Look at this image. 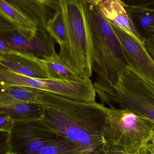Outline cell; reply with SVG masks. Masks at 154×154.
<instances>
[{"instance_id": "6da1fadb", "label": "cell", "mask_w": 154, "mask_h": 154, "mask_svg": "<svg viewBox=\"0 0 154 154\" xmlns=\"http://www.w3.org/2000/svg\"><path fill=\"white\" fill-rule=\"evenodd\" d=\"M38 103L44 110L39 122L47 130L72 141L88 154H103L104 104L79 102L40 90Z\"/></svg>"}, {"instance_id": "7a4b0ae2", "label": "cell", "mask_w": 154, "mask_h": 154, "mask_svg": "<svg viewBox=\"0 0 154 154\" xmlns=\"http://www.w3.org/2000/svg\"><path fill=\"white\" fill-rule=\"evenodd\" d=\"M83 2L92 40V70L97 74L93 85L101 103L107 104L122 72L128 67L127 61L118 39L96 0H83Z\"/></svg>"}, {"instance_id": "3957f363", "label": "cell", "mask_w": 154, "mask_h": 154, "mask_svg": "<svg viewBox=\"0 0 154 154\" xmlns=\"http://www.w3.org/2000/svg\"><path fill=\"white\" fill-rule=\"evenodd\" d=\"M60 3L67 35L65 64L82 79H89L93 72V49L83 1L60 0Z\"/></svg>"}, {"instance_id": "277c9868", "label": "cell", "mask_w": 154, "mask_h": 154, "mask_svg": "<svg viewBox=\"0 0 154 154\" xmlns=\"http://www.w3.org/2000/svg\"><path fill=\"white\" fill-rule=\"evenodd\" d=\"M109 106L105 108L103 143L126 154H137L151 141L154 123L128 109L117 108L113 105Z\"/></svg>"}, {"instance_id": "5b68a950", "label": "cell", "mask_w": 154, "mask_h": 154, "mask_svg": "<svg viewBox=\"0 0 154 154\" xmlns=\"http://www.w3.org/2000/svg\"><path fill=\"white\" fill-rule=\"evenodd\" d=\"M113 103L145 118L154 124V88L128 68L114 88Z\"/></svg>"}, {"instance_id": "8992f818", "label": "cell", "mask_w": 154, "mask_h": 154, "mask_svg": "<svg viewBox=\"0 0 154 154\" xmlns=\"http://www.w3.org/2000/svg\"><path fill=\"white\" fill-rule=\"evenodd\" d=\"M59 137L45 129L39 120L16 122L10 133L11 152L14 154H36Z\"/></svg>"}, {"instance_id": "52a82bcc", "label": "cell", "mask_w": 154, "mask_h": 154, "mask_svg": "<svg viewBox=\"0 0 154 154\" xmlns=\"http://www.w3.org/2000/svg\"><path fill=\"white\" fill-rule=\"evenodd\" d=\"M109 21L123 49L127 68L154 88V61L144 44L111 22Z\"/></svg>"}, {"instance_id": "ba28073f", "label": "cell", "mask_w": 154, "mask_h": 154, "mask_svg": "<svg viewBox=\"0 0 154 154\" xmlns=\"http://www.w3.org/2000/svg\"><path fill=\"white\" fill-rule=\"evenodd\" d=\"M0 39L13 50L33 55L45 59L57 57L53 39L46 31L38 30L33 39L20 35L16 29L0 31Z\"/></svg>"}, {"instance_id": "9c48e42d", "label": "cell", "mask_w": 154, "mask_h": 154, "mask_svg": "<svg viewBox=\"0 0 154 154\" xmlns=\"http://www.w3.org/2000/svg\"><path fill=\"white\" fill-rule=\"evenodd\" d=\"M0 66L29 77L51 79L42 59L31 54L11 49L0 56Z\"/></svg>"}, {"instance_id": "30bf717a", "label": "cell", "mask_w": 154, "mask_h": 154, "mask_svg": "<svg viewBox=\"0 0 154 154\" xmlns=\"http://www.w3.org/2000/svg\"><path fill=\"white\" fill-rule=\"evenodd\" d=\"M99 8L105 17L144 44V38L136 27L125 8L123 1L120 0H97Z\"/></svg>"}, {"instance_id": "8fae6325", "label": "cell", "mask_w": 154, "mask_h": 154, "mask_svg": "<svg viewBox=\"0 0 154 154\" xmlns=\"http://www.w3.org/2000/svg\"><path fill=\"white\" fill-rule=\"evenodd\" d=\"M0 16L9 22L20 35L32 39L38 32V26L25 13L4 0H0Z\"/></svg>"}, {"instance_id": "7c38bea8", "label": "cell", "mask_w": 154, "mask_h": 154, "mask_svg": "<svg viewBox=\"0 0 154 154\" xmlns=\"http://www.w3.org/2000/svg\"><path fill=\"white\" fill-rule=\"evenodd\" d=\"M18 2V1H17ZM29 16L36 24L38 30H45L46 24L55 13L60 9V1H18Z\"/></svg>"}, {"instance_id": "4fadbf2b", "label": "cell", "mask_w": 154, "mask_h": 154, "mask_svg": "<svg viewBox=\"0 0 154 154\" xmlns=\"http://www.w3.org/2000/svg\"><path fill=\"white\" fill-rule=\"evenodd\" d=\"M0 112L10 117L14 123L40 120L44 115V110L39 103H20L1 106Z\"/></svg>"}, {"instance_id": "5bb4252c", "label": "cell", "mask_w": 154, "mask_h": 154, "mask_svg": "<svg viewBox=\"0 0 154 154\" xmlns=\"http://www.w3.org/2000/svg\"><path fill=\"white\" fill-rule=\"evenodd\" d=\"M40 90L27 87H0V106L20 103H39Z\"/></svg>"}, {"instance_id": "9a60e30c", "label": "cell", "mask_w": 154, "mask_h": 154, "mask_svg": "<svg viewBox=\"0 0 154 154\" xmlns=\"http://www.w3.org/2000/svg\"><path fill=\"white\" fill-rule=\"evenodd\" d=\"M45 30L59 45L60 52L58 55L65 64L67 54V35L61 7L48 21Z\"/></svg>"}, {"instance_id": "2e32d148", "label": "cell", "mask_w": 154, "mask_h": 154, "mask_svg": "<svg viewBox=\"0 0 154 154\" xmlns=\"http://www.w3.org/2000/svg\"><path fill=\"white\" fill-rule=\"evenodd\" d=\"M124 4L126 10L134 24L144 38L146 35L154 33L153 11Z\"/></svg>"}, {"instance_id": "e0dca14e", "label": "cell", "mask_w": 154, "mask_h": 154, "mask_svg": "<svg viewBox=\"0 0 154 154\" xmlns=\"http://www.w3.org/2000/svg\"><path fill=\"white\" fill-rule=\"evenodd\" d=\"M43 64L51 79L80 81L83 79L57 57L42 59Z\"/></svg>"}, {"instance_id": "ac0fdd59", "label": "cell", "mask_w": 154, "mask_h": 154, "mask_svg": "<svg viewBox=\"0 0 154 154\" xmlns=\"http://www.w3.org/2000/svg\"><path fill=\"white\" fill-rule=\"evenodd\" d=\"M82 150L75 143L65 137H59L45 146L36 154H69Z\"/></svg>"}, {"instance_id": "d6986e66", "label": "cell", "mask_w": 154, "mask_h": 154, "mask_svg": "<svg viewBox=\"0 0 154 154\" xmlns=\"http://www.w3.org/2000/svg\"><path fill=\"white\" fill-rule=\"evenodd\" d=\"M11 152L10 133L0 131V154H10Z\"/></svg>"}, {"instance_id": "ffe728a7", "label": "cell", "mask_w": 154, "mask_h": 154, "mask_svg": "<svg viewBox=\"0 0 154 154\" xmlns=\"http://www.w3.org/2000/svg\"><path fill=\"white\" fill-rule=\"evenodd\" d=\"M128 5L134 7H139L145 10L154 11V0H144V1H134L131 2H124Z\"/></svg>"}, {"instance_id": "44dd1931", "label": "cell", "mask_w": 154, "mask_h": 154, "mask_svg": "<svg viewBox=\"0 0 154 154\" xmlns=\"http://www.w3.org/2000/svg\"><path fill=\"white\" fill-rule=\"evenodd\" d=\"M14 124V122L10 117L0 112V131L10 133Z\"/></svg>"}, {"instance_id": "7402d4cb", "label": "cell", "mask_w": 154, "mask_h": 154, "mask_svg": "<svg viewBox=\"0 0 154 154\" xmlns=\"http://www.w3.org/2000/svg\"><path fill=\"white\" fill-rule=\"evenodd\" d=\"M144 44L146 50L154 61V33L144 37Z\"/></svg>"}, {"instance_id": "603a6c76", "label": "cell", "mask_w": 154, "mask_h": 154, "mask_svg": "<svg viewBox=\"0 0 154 154\" xmlns=\"http://www.w3.org/2000/svg\"><path fill=\"white\" fill-rule=\"evenodd\" d=\"M103 154H127L121 151L120 149L103 143Z\"/></svg>"}, {"instance_id": "cb8c5ba5", "label": "cell", "mask_w": 154, "mask_h": 154, "mask_svg": "<svg viewBox=\"0 0 154 154\" xmlns=\"http://www.w3.org/2000/svg\"><path fill=\"white\" fill-rule=\"evenodd\" d=\"M137 154H154V146L149 143L143 146Z\"/></svg>"}, {"instance_id": "d4e9b609", "label": "cell", "mask_w": 154, "mask_h": 154, "mask_svg": "<svg viewBox=\"0 0 154 154\" xmlns=\"http://www.w3.org/2000/svg\"><path fill=\"white\" fill-rule=\"evenodd\" d=\"M15 29L11 23L0 16V31Z\"/></svg>"}, {"instance_id": "484cf974", "label": "cell", "mask_w": 154, "mask_h": 154, "mask_svg": "<svg viewBox=\"0 0 154 154\" xmlns=\"http://www.w3.org/2000/svg\"><path fill=\"white\" fill-rule=\"evenodd\" d=\"M11 50L5 42L0 39V56L2 54L8 52Z\"/></svg>"}, {"instance_id": "4316f807", "label": "cell", "mask_w": 154, "mask_h": 154, "mask_svg": "<svg viewBox=\"0 0 154 154\" xmlns=\"http://www.w3.org/2000/svg\"><path fill=\"white\" fill-rule=\"evenodd\" d=\"M151 143L154 146V127L152 129V137H151Z\"/></svg>"}, {"instance_id": "83f0119b", "label": "cell", "mask_w": 154, "mask_h": 154, "mask_svg": "<svg viewBox=\"0 0 154 154\" xmlns=\"http://www.w3.org/2000/svg\"><path fill=\"white\" fill-rule=\"evenodd\" d=\"M69 154H88V153L85 152V151L81 150V151H78V152H75Z\"/></svg>"}, {"instance_id": "f1b7e54d", "label": "cell", "mask_w": 154, "mask_h": 154, "mask_svg": "<svg viewBox=\"0 0 154 154\" xmlns=\"http://www.w3.org/2000/svg\"><path fill=\"white\" fill-rule=\"evenodd\" d=\"M13 154V153H11V154Z\"/></svg>"}]
</instances>
